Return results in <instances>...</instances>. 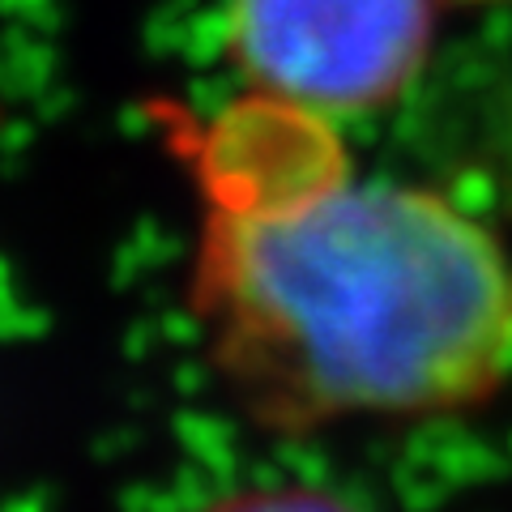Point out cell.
I'll list each match as a JSON object with an SVG mask.
<instances>
[{
    "label": "cell",
    "mask_w": 512,
    "mask_h": 512,
    "mask_svg": "<svg viewBox=\"0 0 512 512\" xmlns=\"http://www.w3.org/2000/svg\"><path fill=\"white\" fill-rule=\"evenodd\" d=\"M227 39L256 94L350 120L423 73L431 0H231Z\"/></svg>",
    "instance_id": "7a4b0ae2"
},
{
    "label": "cell",
    "mask_w": 512,
    "mask_h": 512,
    "mask_svg": "<svg viewBox=\"0 0 512 512\" xmlns=\"http://www.w3.org/2000/svg\"><path fill=\"white\" fill-rule=\"evenodd\" d=\"M205 512H359L346 500L316 487H256L244 495H231Z\"/></svg>",
    "instance_id": "3957f363"
},
{
    "label": "cell",
    "mask_w": 512,
    "mask_h": 512,
    "mask_svg": "<svg viewBox=\"0 0 512 512\" xmlns=\"http://www.w3.org/2000/svg\"><path fill=\"white\" fill-rule=\"evenodd\" d=\"M201 278L227 338L312 410L440 414L512 380V252L338 120L248 94L197 141Z\"/></svg>",
    "instance_id": "6da1fadb"
}]
</instances>
